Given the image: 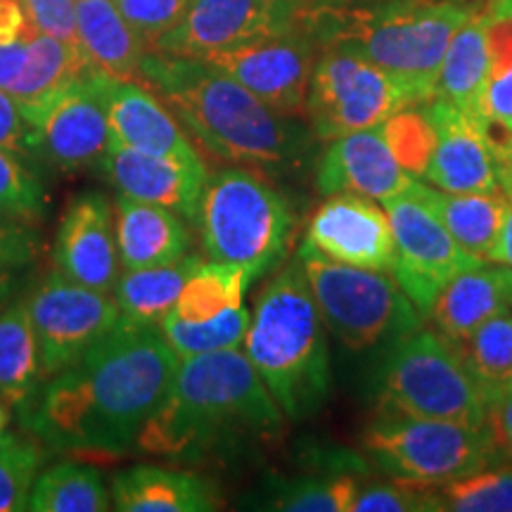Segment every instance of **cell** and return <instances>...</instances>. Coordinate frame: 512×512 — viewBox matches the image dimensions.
Listing matches in <instances>:
<instances>
[{"label":"cell","mask_w":512,"mask_h":512,"mask_svg":"<svg viewBox=\"0 0 512 512\" xmlns=\"http://www.w3.org/2000/svg\"><path fill=\"white\" fill-rule=\"evenodd\" d=\"M176 351L159 328L117 325L19 406L24 430L62 453H124L174 384Z\"/></svg>","instance_id":"1"},{"label":"cell","mask_w":512,"mask_h":512,"mask_svg":"<svg viewBox=\"0 0 512 512\" xmlns=\"http://www.w3.org/2000/svg\"><path fill=\"white\" fill-rule=\"evenodd\" d=\"M140 83L166 102L188 136L211 155L261 174H290L311 155L297 117H283L200 57L147 50Z\"/></svg>","instance_id":"2"},{"label":"cell","mask_w":512,"mask_h":512,"mask_svg":"<svg viewBox=\"0 0 512 512\" xmlns=\"http://www.w3.org/2000/svg\"><path fill=\"white\" fill-rule=\"evenodd\" d=\"M285 413L242 349L181 358L169 394L140 430L138 451L195 458L235 441L268 439Z\"/></svg>","instance_id":"3"},{"label":"cell","mask_w":512,"mask_h":512,"mask_svg":"<svg viewBox=\"0 0 512 512\" xmlns=\"http://www.w3.org/2000/svg\"><path fill=\"white\" fill-rule=\"evenodd\" d=\"M242 347L285 418L306 420L325 406L332 387L328 328L297 259L259 294Z\"/></svg>","instance_id":"4"},{"label":"cell","mask_w":512,"mask_h":512,"mask_svg":"<svg viewBox=\"0 0 512 512\" xmlns=\"http://www.w3.org/2000/svg\"><path fill=\"white\" fill-rule=\"evenodd\" d=\"M195 223L209 261L247 268L256 280L285 256L294 216L254 169L228 166L207 176Z\"/></svg>","instance_id":"5"},{"label":"cell","mask_w":512,"mask_h":512,"mask_svg":"<svg viewBox=\"0 0 512 512\" xmlns=\"http://www.w3.org/2000/svg\"><path fill=\"white\" fill-rule=\"evenodd\" d=\"M297 264L316 299L325 328L349 351L387 349L422 328L425 316L387 271L342 264L304 242Z\"/></svg>","instance_id":"6"},{"label":"cell","mask_w":512,"mask_h":512,"mask_svg":"<svg viewBox=\"0 0 512 512\" xmlns=\"http://www.w3.org/2000/svg\"><path fill=\"white\" fill-rule=\"evenodd\" d=\"M470 17L453 3H396L337 22L328 36L384 69L422 105L434 98L448 43Z\"/></svg>","instance_id":"7"},{"label":"cell","mask_w":512,"mask_h":512,"mask_svg":"<svg viewBox=\"0 0 512 512\" xmlns=\"http://www.w3.org/2000/svg\"><path fill=\"white\" fill-rule=\"evenodd\" d=\"M380 411L486 427V394L439 332L418 328L389 347L380 366Z\"/></svg>","instance_id":"8"},{"label":"cell","mask_w":512,"mask_h":512,"mask_svg":"<svg viewBox=\"0 0 512 512\" xmlns=\"http://www.w3.org/2000/svg\"><path fill=\"white\" fill-rule=\"evenodd\" d=\"M361 448L370 463L387 477L439 486L451 479L498 463L503 456L486 427L422 420L380 411L361 434Z\"/></svg>","instance_id":"9"},{"label":"cell","mask_w":512,"mask_h":512,"mask_svg":"<svg viewBox=\"0 0 512 512\" xmlns=\"http://www.w3.org/2000/svg\"><path fill=\"white\" fill-rule=\"evenodd\" d=\"M418 105L384 69L347 43L330 41L313 67L306 114L316 140L349 136L380 126L403 107Z\"/></svg>","instance_id":"10"},{"label":"cell","mask_w":512,"mask_h":512,"mask_svg":"<svg viewBox=\"0 0 512 512\" xmlns=\"http://www.w3.org/2000/svg\"><path fill=\"white\" fill-rule=\"evenodd\" d=\"M27 304L46 380L81 361L121 320L117 297L74 283L60 271L50 273Z\"/></svg>","instance_id":"11"},{"label":"cell","mask_w":512,"mask_h":512,"mask_svg":"<svg viewBox=\"0 0 512 512\" xmlns=\"http://www.w3.org/2000/svg\"><path fill=\"white\" fill-rule=\"evenodd\" d=\"M19 107L29 124L34 159L62 174H79L100 164L110 147L105 110L88 72Z\"/></svg>","instance_id":"12"},{"label":"cell","mask_w":512,"mask_h":512,"mask_svg":"<svg viewBox=\"0 0 512 512\" xmlns=\"http://www.w3.org/2000/svg\"><path fill=\"white\" fill-rule=\"evenodd\" d=\"M316 38V31L304 22L302 15L283 34L259 38L204 60L245 86L273 112L283 117H302L306 114V95L318 60Z\"/></svg>","instance_id":"13"},{"label":"cell","mask_w":512,"mask_h":512,"mask_svg":"<svg viewBox=\"0 0 512 512\" xmlns=\"http://www.w3.org/2000/svg\"><path fill=\"white\" fill-rule=\"evenodd\" d=\"M382 207L387 211L394 233L396 266L392 275L427 318L439 292L458 273L484 261L460 247V242L448 233L444 223L411 195L392 197L382 202Z\"/></svg>","instance_id":"14"},{"label":"cell","mask_w":512,"mask_h":512,"mask_svg":"<svg viewBox=\"0 0 512 512\" xmlns=\"http://www.w3.org/2000/svg\"><path fill=\"white\" fill-rule=\"evenodd\" d=\"M304 0H192L188 15L159 38V53L209 57L259 38L283 34L299 22Z\"/></svg>","instance_id":"15"},{"label":"cell","mask_w":512,"mask_h":512,"mask_svg":"<svg viewBox=\"0 0 512 512\" xmlns=\"http://www.w3.org/2000/svg\"><path fill=\"white\" fill-rule=\"evenodd\" d=\"M88 79L105 110L110 143L185 162L202 159L176 114L145 83L117 79L98 67L88 69Z\"/></svg>","instance_id":"16"},{"label":"cell","mask_w":512,"mask_h":512,"mask_svg":"<svg viewBox=\"0 0 512 512\" xmlns=\"http://www.w3.org/2000/svg\"><path fill=\"white\" fill-rule=\"evenodd\" d=\"M306 242L342 264L394 273L392 223L380 202L361 195H328L309 221Z\"/></svg>","instance_id":"17"},{"label":"cell","mask_w":512,"mask_h":512,"mask_svg":"<svg viewBox=\"0 0 512 512\" xmlns=\"http://www.w3.org/2000/svg\"><path fill=\"white\" fill-rule=\"evenodd\" d=\"M55 264L57 271L74 283L114 292L121 275L117 216L102 192H79L64 207L57 228Z\"/></svg>","instance_id":"18"},{"label":"cell","mask_w":512,"mask_h":512,"mask_svg":"<svg viewBox=\"0 0 512 512\" xmlns=\"http://www.w3.org/2000/svg\"><path fill=\"white\" fill-rule=\"evenodd\" d=\"M422 105L437 133L432 159L422 178L446 192L501 190L494 150L486 138V121L467 117L439 98Z\"/></svg>","instance_id":"19"},{"label":"cell","mask_w":512,"mask_h":512,"mask_svg":"<svg viewBox=\"0 0 512 512\" xmlns=\"http://www.w3.org/2000/svg\"><path fill=\"white\" fill-rule=\"evenodd\" d=\"M415 181L396 162L380 126L330 140L316 171V188L323 195L347 192L380 204L406 195Z\"/></svg>","instance_id":"20"},{"label":"cell","mask_w":512,"mask_h":512,"mask_svg":"<svg viewBox=\"0 0 512 512\" xmlns=\"http://www.w3.org/2000/svg\"><path fill=\"white\" fill-rule=\"evenodd\" d=\"M98 166L107 181L119 190V195L159 204L176 211L181 219L195 221L209 176L202 159L185 162L174 157L145 155L110 143Z\"/></svg>","instance_id":"21"},{"label":"cell","mask_w":512,"mask_h":512,"mask_svg":"<svg viewBox=\"0 0 512 512\" xmlns=\"http://www.w3.org/2000/svg\"><path fill=\"white\" fill-rule=\"evenodd\" d=\"M512 311V268L484 261L458 273L439 292L427 318L439 335L456 344L498 313Z\"/></svg>","instance_id":"22"},{"label":"cell","mask_w":512,"mask_h":512,"mask_svg":"<svg viewBox=\"0 0 512 512\" xmlns=\"http://www.w3.org/2000/svg\"><path fill=\"white\" fill-rule=\"evenodd\" d=\"M112 508L121 512H211L221 508L214 482L195 472L136 465L112 477Z\"/></svg>","instance_id":"23"},{"label":"cell","mask_w":512,"mask_h":512,"mask_svg":"<svg viewBox=\"0 0 512 512\" xmlns=\"http://www.w3.org/2000/svg\"><path fill=\"white\" fill-rule=\"evenodd\" d=\"M114 216L119 264L124 271L174 264L188 254L190 235L176 211L119 195Z\"/></svg>","instance_id":"24"},{"label":"cell","mask_w":512,"mask_h":512,"mask_svg":"<svg viewBox=\"0 0 512 512\" xmlns=\"http://www.w3.org/2000/svg\"><path fill=\"white\" fill-rule=\"evenodd\" d=\"M413 200L425 204L448 233L479 261L494 259L508 197L498 192H446L415 181L406 192Z\"/></svg>","instance_id":"25"},{"label":"cell","mask_w":512,"mask_h":512,"mask_svg":"<svg viewBox=\"0 0 512 512\" xmlns=\"http://www.w3.org/2000/svg\"><path fill=\"white\" fill-rule=\"evenodd\" d=\"M486 19L489 17H470L453 34L434 88V98L448 102L477 121H489L484 107L486 86L491 79Z\"/></svg>","instance_id":"26"},{"label":"cell","mask_w":512,"mask_h":512,"mask_svg":"<svg viewBox=\"0 0 512 512\" xmlns=\"http://www.w3.org/2000/svg\"><path fill=\"white\" fill-rule=\"evenodd\" d=\"M325 470L302 477H280L268 484L261 508L278 512H351L361 479L368 472L366 460L337 453L335 460L323 463Z\"/></svg>","instance_id":"27"},{"label":"cell","mask_w":512,"mask_h":512,"mask_svg":"<svg viewBox=\"0 0 512 512\" xmlns=\"http://www.w3.org/2000/svg\"><path fill=\"white\" fill-rule=\"evenodd\" d=\"M76 27L93 67L117 79L140 81V64L150 48L140 41L114 0H76Z\"/></svg>","instance_id":"28"},{"label":"cell","mask_w":512,"mask_h":512,"mask_svg":"<svg viewBox=\"0 0 512 512\" xmlns=\"http://www.w3.org/2000/svg\"><path fill=\"white\" fill-rule=\"evenodd\" d=\"M200 261V256L185 254L174 264L131 268L121 273L114 287L121 311L119 323L128 328H157L166 313L176 306L185 283Z\"/></svg>","instance_id":"29"},{"label":"cell","mask_w":512,"mask_h":512,"mask_svg":"<svg viewBox=\"0 0 512 512\" xmlns=\"http://www.w3.org/2000/svg\"><path fill=\"white\" fill-rule=\"evenodd\" d=\"M254 283L247 268L221 261H200L181 297L166 316L185 325H211L245 306V292Z\"/></svg>","instance_id":"30"},{"label":"cell","mask_w":512,"mask_h":512,"mask_svg":"<svg viewBox=\"0 0 512 512\" xmlns=\"http://www.w3.org/2000/svg\"><path fill=\"white\" fill-rule=\"evenodd\" d=\"M43 380L29 304L27 299L12 302L0 313V396L19 408L34 396Z\"/></svg>","instance_id":"31"},{"label":"cell","mask_w":512,"mask_h":512,"mask_svg":"<svg viewBox=\"0 0 512 512\" xmlns=\"http://www.w3.org/2000/svg\"><path fill=\"white\" fill-rule=\"evenodd\" d=\"M31 512H107L112 494L105 477L91 465L64 460L38 472L29 491Z\"/></svg>","instance_id":"32"},{"label":"cell","mask_w":512,"mask_h":512,"mask_svg":"<svg viewBox=\"0 0 512 512\" xmlns=\"http://www.w3.org/2000/svg\"><path fill=\"white\" fill-rule=\"evenodd\" d=\"M93 64L83 50L69 48L67 43L57 41L53 36L34 31L27 38V62L15 81L5 91L15 98L19 105H27L43 95L53 93L62 83L86 74Z\"/></svg>","instance_id":"33"},{"label":"cell","mask_w":512,"mask_h":512,"mask_svg":"<svg viewBox=\"0 0 512 512\" xmlns=\"http://www.w3.org/2000/svg\"><path fill=\"white\" fill-rule=\"evenodd\" d=\"M453 347L484 394L512 384V311L489 318Z\"/></svg>","instance_id":"34"},{"label":"cell","mask_w":512,"mask_h":512,"mask_svg":"<svg viewBox=\"0 0 512 512\" xmlns=\"http://www.w3.org/2000/svg\"><path fill=\"white\" fill-rule=\"evenodd\" d=\"M439 512H512V465H486L434 486Z\"/></svg>","instance_id":"35"},{"label":"cell","mask_w":512,"mask_h":512,"mask_svg":"<svg viewBox=\"0 0 512 512\" xmlns=\"http://www.w3.org/2000/svg\"><path fill=\"white\" fill-rule=\"evenodd\" d=\"M249 320H252V311L242 306V309L230 313L228 318L219 320V323L185 325L178 323L176 318L164 316L157 328L166 342H169V347L176 351L178 358H190L200 354H214V351L242 349Z\"/></svg>","instance_id":"36"},{"label":"cell","mask_w":512,"mask_h":512,"mask_svg":"<svg viewBox=\"0 0 512 512\" xmlns=\"http://www.w3.org/2000/svg\"><path fill=\"white\" fill-rule=\"evenodd\" d=\"M380 131L387 140L389 150L394 152L396 162L408 171L413 178H422L430 164L437 133H434L432 121L427 119L425 110H418V105L403 107L387 121H382Z\"/></svg>","instance_id":"37"},{"label":"cell","mask_w":512,"mask_h":512,"mask_svg":"<svg viewBox=\"0 0 512 512\" xmlns=\"http://www.w3.org/2000/svg\"><path fill=\"white\" fill-rule=\"evenodd\" d=\"M46 463L34 441L5 432L0 437V512L27 510L29 491Z\"/></svg>","instance_id":"38"},{"label":"cell","mask_w":512,"mask_h":512,"mask_svg":"<svg viewBox=\"0 0 512 512\" xmlns=\"http://www.w3.org/2000/svg\"><path fill=\"white\" fill-rule=\"evenodd\" d=\"M48 209V192L27 159L0 147V214L36 223Z\"/></svg>","instance_id":"39"},{"label":"cell","mask_w":512,"mask_h":512,"mask_svg":"<svg viewBox=\"0 0 512 512\" xmlns=\"http://www.w3.org/2000/svg\"><path fill=\"white\" fill-rule=\"evenodd\" d=\"M437 496L434 486L406 482L389 477L384 482H368L358 486L351 512H434Z\"/></svg>","instance_id":"40"},{"label":"cell","mask_w":512,"mask_h":512,"mask_svg":"<svg viewBox=\"0 0 512 512\" xmlns=\"http://www.w3.org/2000/svg\"><path fill=\"white\" fill-rule=\"evenodd\" d=\"M114 3L140 41L152 50L159 38L183 22L192 0H114Z\"/></svg>","instance_id":"41"},{"label":"cell","mask_w":512,"mask_h":512,"mask_svg":"<svg viewBox=\"0 0 512 512\" xmlns=\"http://www.w3.org/2000/svg\"><path fill=\"white\" fill-rule=\"evenodd\" d=\"M24 8L38 34L53 36L69 48L83 50L76 27V0H24Z\"/></svg>","instance_id":"42"},{"label":"cell","mask_w":512,"mask_h":512,"mask_svg":"<svg viewBox=\"0 0 512 512\" xmlns=\"http://www.w3.org/2000/svg\"><path fill=\"white\" fill-rule=\"evenodd\" d=\"M41 254V238L29 221L0 214V273L34 264Z\"/></svg>","instance_id":"43"},{"label":"cell","mask_w":512,"mask_h":512,"mask_svg":"<svg viewBox=\"0 0 512 512\" xmlns=\"http://www.w3.org/2000/svg\"><path fill=\"white\" fill-rule=\"evenodd\" d=\"M0 147L27 162L34 159L27 119L19 102L5 88H0Z\"/></svg>","instance_id":"44"},{"label":"cell","mask_w":512,"mask_h":512,"mask_svg":"<svg viewBox=\"0 0 512 512\" xmlns=\"http://www.w3.org/2000/svg\"><path fill=\"white\" fill-rule=\"evenodd\" d=\"M486 430L498 453L512 460V384L486 394Z\"/></svg>","instance_id":"45"},{"label":"cell","mask_w":512,"mask_h":512,"mask_svg":"<svg viewBox=\"0 0 512 512\" xmlns=\"http://www.w3.org/2000/svg\"><path fill=\"white\" fill-rule=\"evenodd\" d=\"M486 41H489L491 79L512 69V15L494 12L486 19Z\"/></svg>","instance_id":"46"},{"label":"cell","mask_w":512,"mask_h":512,"mask_svg":"<svg viewBox=\"0 0 512 512\" xmlns=\"http://www.w3.org/2000/svg\"><path fill=\"white\" fill-rule=\"evenodd\" d=\"M484 107L486 117L491 121H498V124H503L512 131V69L501 76L489 79Z\"/></svg>","instance_id":"47"},{"label":"cell","mask_w":512,"mask_h":512,"mask_svg":"<svg viewBox=\"0 0 512 512\" xmlns=\"http://www.w3.org/2000/svg\"><path fill=\"white\" fill-rule=\"evenodd\" d=\"M34 31L24 0H0V43L27 41Z\"/></svg>","instance_id":"48"},{"label":"cell","mask_w":512,"mask_h":512,"mask_svg":"<svg viewBox=\"0 0 512 512\" xmlns=\"http://www.w3.org/2000/svg\"><path fill=\"white\" fill-rule=\"evenodd\" d=\"M27 62V41L0 43V88H8Z\"/></svg>","instance_id":"49"},{"label":"cell","mask_w":512,"mask_h":512,"mask_svg":"<svg viewBox=\"0 0 512 512\" xmlns=\"http://www.w3.org/2000/svg\"><path fill=\"white\" fill-rule=\"evenodd\" d=\"M505 197H508V209H505L501 235H498V245H496L494 259L491 261L512 268V195H505Z\"/></svg>","instance_id":"50"},{"label":"cell","mask_w":512,"mask_h":512,"mask_svg":"<svg viewBox=\"0 0 512 512\" xmlns=\"http://www.w3.org/2000/svg\"><path fill=\"white\" fill-rule=\"evenodd\" d=\"M496 169H498V183L505 195H512V150L496 155Z\"/></svg>","instance_id":"51"},{"label":"cell","mask_w":512,"mask_h":512,"mask_svg":"<svg viewBox=\"0 0 512 512\" xmlns=\"http://www.w3.org/2000/svg\"><path fill=\"white\" fill-rule=\"evenodd\" d=\"M10 415H12V403L5 401L3 396H0V437H3V434L8 432Z\"/></svg>","instance_id":"52"},{"label":"cell","mask_w":512,"mask_h":512,"mask_svg":"<svg viewBox=\"0 0 512 512\" xmlns=\"http://www.w3.org/2000/svg\"><path fill=\"white\" fill-rule=\"evenodd\" d=\"M494 12H498V15H512V0H498Z\"/></svg>","instance_id":"53"},{"label":"cell","mask_w":512,"mask_h":512,"mask_svg":"<svg viewBox=\"0 0 512 512\" xmlns=\"http://www.w3.org/2000/svg\"><path fill=\"white\" fill-rule=\"evenodd\" d=\"M8 280H10V273H0V292L8 287Z\"/></svg>","instance_id":"54"},{"label":"cell","mask_w":512,"mask_h":512,"mask_svg":"<svg viewBox=\"0 0 512 512\" xmlns=\"http://www.w3.org/2000/svg\"><path fill=\"white\" fill-rule=\"evenodd\" d=\"M313 3H347V0H313Z\"/></svg>","instance_id":"55"}]
</instances>
